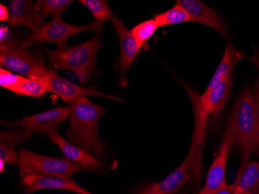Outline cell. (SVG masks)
I'll return each mask as SVG.
<instances>
[{
    "label": "cell",
    "mask_w": 259,
    "mask_h": 194,
    "mask_svg": "<svg viewBox=\"0 0 259 194\" xmlns=\"http://www.w3.org/2000/svg\"><path fill=\"white\" fill-rule=\"evenodd\" d=\"M69 128L66 135L71 142L103 161L107 146L100 138L99 122L106 113L105 108L81 97L68 103Z\"/></svg>",
    "instance_id": "1"
},
{
    "label": "cell",
    "mask_w": 259,
    "mask_h": 194,
    "mask_svg": "<svg viewBox=\"0 0 259 194\" xmlns=\"http://www.w3.org/2000/svg\"><path fill=\"white\" fill-rule=\"evenodd\" d=\"M227 128L232 135V145L235 144L239 150L242 161H248L255 150L258 140L255 100L251 90H244L240 96L230 117Z\"/></svg>",
    "instance_id": "2"
},
{
    "label": "cell",
    "mask_w": 259,
    "mask_h": 194,
    "mask_svg": "<svg viewBox=\"0 0 259 194\" xmlns=\"http://www.w3.org/2000/svg\"><path fill=\"white\" fill-rule=\"evenodd\" d=\"M103 42L97 37L75 46H65L48 50L50 68L75 72L82 83L90 76L97 65V57Z\"/></svg>",
    "instance_id": "3"
},
{
    "label": "cell",
    "mask_w": 259,
    "mask_h": 194,
    "mask_svg": "<svg viewBox=\"0 0 259 194\" xmlns=\"http://www.w3.org/2000/svg\"><path fill=\"white\" fill-rule=\"evenodd\" d=\"M19 172L21 177L29 173L72 179L77 173L99 172L98 169L87 167L66 158L50 157L21 148L19 154Z\"/></svg>",
    "instance_id": "4"
},
{
    "label": "cell",
    "mask_w": 259,
    "mask_h": 194,
    "mask_svg": "<svg viewBox=\"0 0 259 194\" xmlns=\"http://www.w3.org/2000/svg\"><path fill=\"white\" fill-rule=\"evenodd\" d=\"M20 42L14 40L0 45V64L14 73L38 80L46 72V61L40 52L20 50Z\"/></svg>",
    "instance_id": "5"
},
{
    "label": "cell",
    "mask_w": 259,
    "mask_h": 194,
    "mask_svg": "<svg viewBox=\"0 0 259 194\" xmlns=\"http://www.w3.org/2000/svg\"><path fill=\"white\" fill-rule=\"evenodd\" d=\"M103 22L95 21L84 26H74L65 23L62 17H53L49 23H45L40 28L32 31L28 37L20 42V49L24 50L29 47L45 42H53L58 48L66 45L70 37L83 31H93L100 33L103 31Z\"/></svg>",
    "instance_id": "6"
},
{
    "label": "cell",
    "mask_w": 259,
    "mask_h": 194,
    "mask_svg": "<svg viewBox=\"0 0 259 194\" xmlns=\"http://www.w3.org/2000/svg\"><path fill=\"white\" fill-rule=\"evenodd\" d=\"M201 145H203L201 142L193 138L191 148L183 163L166 178L158 182L161 193H177L193 179L197 180L199 189V180L201 179L203 173L201 163H199V160H201V158L199 156Z\"/></svg>",
    "instance_id": "7"
},
{
    "label": "cell",
    "mask_w": 259,
    "mask_h": 194,
    "mask_svg": "<svg viewBox=\"0 0 259 194\" xmlns=\"http://www.w3.org/2000/svg\"><path fill=\"white\" fill-rule=\"evenodd\" d=\"M38 81L43 85L47 91L55 93L59 96L62 100L68 103H72L81 97L89 96H99L103 98L122 101L121 99L114 96L106 94L97 91L94 89L85 88L71 83L68 80L58 75L52 68H48L43 76L39 79Z\"/></svg>",
    "instance_id": "8"
},
{
    "label": "cell",
    "mask_w": 259,
    "mask_h": 194,
    "mask_svg": "<svg viewBox=\"0 0 259 194\" xmlns=\"http://www.w3.org/2000/svg\"><path fill=\"white\" fill-rule=\"evenodd\" d=\"M69 112V106H59L37 114L24 117L13 122L1 121V123L8 128H20L32 133L48 135L68 119Z\"/></svg>",
    "instance_id": "9"
},
{
    "label": "cell",
    "mask_w": 259,
    "mask_h": 194,
    "mask_svg": "<svg viewBox=\"0 0 259 194\" xmlns=\"http://www.w3.org/2000/svg\"><path fill=\"white\" fill-rule=\"evenodd\" d=\"M19 185L25 194H32L35 191L44 189L67 190L78 194H94L80 186L73 179L40 173H29L23 176L19 182Z\"/></svg>",
    "instance_id": "10"
},
{
    "label": "cell",
    "mask_w": 259,
    "mask_h": 194,
    "mask_svg": "<svg viewBox=\"0 0 259 194\" xmlns=\"http://www.w3.org/2000/svg\"><path fill=\"white\" fill-rule=\"evenodd\" d=\"M232 141L231 132L227 128L219 150L209 168L204 186L199 191V194H214L221 186L227 183L225 179L226 168Z\"/></svg>",
    "instance_id": "11"
},
{
    "label": "cell",
    "mask_w": 259,
    "mask_h": 194,
    "mask_svg": "<svg viewBox=\"0 0 259 194\" xmlns=\"http://www.w3.org/2000/svg\"><path fill=\"white\" fill-rule=\"evenodd\" d=\"M233 82L234 75L231 73L213 88L205 91L196 103L198 110L206 117L220 113L229 100Z\"/></svg>",
    "instance_id": "12"
},
{
    "label": "cell",
    "mask_w": 259,
    "mask_h": 194,
    "mask_svg": "<svg viewBox=\"0 0 259 194\" xmlns=\"http://www.w3.org/2000/svg\"><path fill=\"white\" fill-rule=\"evenodd\" d=\"M111 21L120 45V54L116 59V68L119 72L123 74L133 63L141 48L138 46L131 30L126 28L122 20L114 17Z\"/></svg>",
    "instance_id": "13"
},
{
    "label": "cell",
    "mask_w": 259,
    "mask_h": 194,
    "mask_svg": "<svg viewBox=\"0 0 259 194\" xmlns=\"http://www.w3.org/2000/svg\"><path fill=\"white\" fill-rule=\"evenodd\" d=\"M177 4L187 11L191 22H197L213 29L225 38H228V32L225 23L212 9L199 0H179Z\"/></svg>",
    "instance_id": "14"
},
{
    "label": "cell",
    "mask_w": 259,
    "mask_h": 194,
    "mask_svg": "<svg viewBox=\"0 0 259 194\" xmlns=\"http://www.w3.org/2000/svg\"><path fill=\"white\" fill-rule=\"evenodd\" d=\"M8 8L11 26H22L35 31L44 25L45 17L36 11L30 0H12Z\"/></svg>",
    "instance_id": "15"
},
{
    "label": "cell",
    "mask_w": 259,
    "mask_h": 194,
    "mask_svg": "<svg viewBox=\"0 0 259 194\" xmlns=\"http://www.w3.org/2000/svg\"><path fill=\"white\" fill-rule=\"evenodd\" d=\"M47 136L49 137V139L54 144L58 145V148H60L65 157L68 160L98 170L101 168L105 167V164L102 160H99L98 158L64 138L57 129L51 131Z\"/></svg>",
    "instance_id": "16"
},
{
    "label": "cell",
    "mask_w": 259,
    "mask_h": 194,
    "mask_svg": "<svg viewBox=\"0 0 259 194\" xmlns=\"http://www.w3.org/2000/svg\"><path fill=\"white\" fill-rule=\"evenodd\" d=\"M234 183L249 194H259V162L241 161Z\"/></svg>",
    "instance_id": "17"
},
{
    "label": "cell",
    "mask_w": 259,
    "mask_h": 194,
    "mask_svg": "<svg viewBox=\"0 0 259 194\" xmlns=\"http://www.w3.org/2000/svg\"><path fill=\"white\" fill-rule=\"evenodd\" d=\"M239 58V52H237L236 49L231 44H228L225 53L223 55L221 62H220L205 91H208L213 88L216 85L226 79L228 75H231L232 73L233 68L236 65Z\"/></svg>",
    "instance_id": "18"
},
{
    "label": "cell",
    "mask_w": 259,
    "mask_h": 194,
    "mask_svg": "<svg viewBox=\"0 0 259 194\" xmlns=\"http://www.w3.org/2000/svg\"><path fill=\"white\" fill-rule=\"evenodd\" d=\"M153 19L155 20L158 27L175 25L179 23L191 21L190 15L182 6L176 3L174 7L167 11L156 14Z\"/></svg>",
    "instance_id": "19"
},
{
    "label": "cell",
    "mask_w": 259,
    "mask_h": 194,
    "mask_svg": "<svg viewBox=\"0 0 259 194\" xmlns=\"http://www.w3.org/2000/svg\"><path fill=\"white\" fill-rule=\"evenodd\" d=\"M73 3L72 0H37L35 10L43 17H62V14Z\"/></svg>",
    "instance_id": "20"
},
{
    "label": "cell",
    "mask_w": 259,
    "mask_h": 194,
    "mask_svg": "<svg viewBox=\"0 0 259 194\" xmlns=\"http://www.w3.org/2000/svg\"><path fill=\"white\" fill-rule=\"evenodd\" d=\"M79 3L90 10L97 21L104 23L114 18L113 11L105 0H80Z\"/></svg>",
    "instance_id": "21"
},
{
    "label": "cell",
    "mask_w": 259,
    "mask_h": 194,
    "mask_svg": "<svg viewBox=\"0 0 259 194\" xmlns=\"http://www.w3.org/2000/svg\"><path fill=\"white\" fill-rule=\"evenodd\" d=\"M13 92L15 94L30 96L34 98L43 97L48 93L46 89L38 80H30L25 77L19 83L18 86L13 90Z\"/></svg>",
    "instance_id": "22"
},
{
    "label": "cell",
    "mask_w": 259,
    "mask_h": 194,
    "mask_svg": "<svg viewBox=\"0 0 259 194\" xmlns=\"http://www.w3.org/2000/svg\"><path fill=\"white\" fill-rule=\"evenodd\" d=\"M158 28V24L152 18L138 23V25L131 30V31L135 37L138 46L141 48L153 35L155 34Z\"/></svg>",
    "instance_id": "23"
},
{
    "label": "cell",
    "mask_w": 259,
    "mask_h": 194,
    "mask_svg": "<svg viewBox=\"0 0 259 194\" xmlns=\"http://www.w3.org/2000/svg\"><path fill=\"white\" fill-rule=\"evenodd\" d=\"M33 133L23 129L2 131L0 134V146L15 148V145L27 141L33 136Z\"/></svg>",
    "instance_id": "24"
},
{
    "label": "cell",
    "mask_w": 259,
    "mask_h": 194,
    "mask_svg": "<svg viewBox=\"0 0 259 194\" xmlns=\"http://www.w3.org/2000/svg\"><path fill=\"white\" fill-rule=\"evenodd\" d=\"M24 78L18 74L14 73L7 69H0V86L3 88L7 89L13 92L18 86L19 83Z\"/></svg>",
    "instance_id": "25"
},
{
    "label": "cell",
    "mask_w": 259,
    "mask_h": 194,
    "mask_svg": "<svg viewBox=\"0 0 259 194\" xmlns=\"http://www.w3.org/2000/svg\"><path fill=\"white\" fill-rule=\"evenodd\" d=\"M19 156L15 148L0 146V160L6 164H18Z\"/></svg>",
    "instance_id": "26"
},
{
    "label": "cell",
    "mask_w": 259,
    "mask_h": 194,
    "mask_svg": "<svg viewBox=\"0 0 259 194\" xmlns=\"http://www.w3.org/2000/svg\"><path fill=\"white\" fill-rule=\"evenodd\" d=\"M254 62L257 65V69H258V76L255 82V87H254V100H255L256 112H257V124H258V140H257V146L254 153L256 156H259V58H255Z\"/></svg>",
    "instance_id": "27"
},
{
    "label": "cell",
    "mask_w": 259,
    "mask_h": 194,
    "mask_svg": "<svg viewBox=\"0 0 259 194\" xmlns=\"http://www.w3.org/2000/svg\"><path fill=\"white\" fill-rule=\"evenodd\" d=\"M214 194H249L238 185L225 183Z\"/></svg>",
    "instance_id": "28"
},
{
    "label": "cell",
    "mask_w": 259,
    "mask_h": 194,
    "mask_svg": "<svg viewBox=\"0 0 259 194\" xmlns=\"http://www.w3.org/2000/svg\"><path fill=\"white\" fill-rule=\"evenodd\" d=\"M134 194H162L158 186V182L149 183L142 186Z\"/></svg>",
    "instance_id": "29"
},
{
    "label": "cell",
    "mask_w": 259,
    "mask_h": 194,
    "mask_svg": "<svg viewBox=\"0 0 259 194\" xmlns=\"http://www.w3.org/2000/svg\"><path fill=\"white\" fill-rule=\"evenodd\" d=\"M10 20V11L8 7L4 4H0V21H9Z\"/></svg>",
    "instance_id": "30"
},
{
    "label": "cell",
    "mask_w": 259,
    "mask_h": 194,
    "mask_svg": "<svg viewBox=\"0 0 259 194\" xmlns=\"http://www.w3.org/2000/svg\"><path fill=\"white\" fill-rule=\"evenodd\" d=\"M6 163H4L2 160H0V172L1 173H4V167H5Z\"/></svg>",
    "instance_id": "31"
},
{
    "label": "cell",
    "mask_w": 259,
    "mask_h": 194,
    "mask_svg": "<svg viewBox=\"0 0 259 194\" xmlns=\"http://www.w3.org/2000/svg\"><path fill=\"white\" fill-rule=\"evenodd\" d=\"M190 194H199V191L195 190L194 192H192V193Z\"/></svg>",
    "instance_id": "32"
},
{
    "label": "cell",
    "mask_w": 259,
    "mask_h": 194,
    "mask_svg": "<svg viewBox=\"0 0 259 194\" xmlns=\"http://www.w3.org/2000/svg\"><path fill=\"white\" fill-rule=\"evenodd\" d=\"M32 194H33V193H32Z\"/></svg>",
    "instance_id": "33"
}]
</instances>
